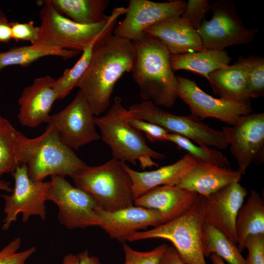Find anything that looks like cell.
<instances>
[{
  "mask_svg": "<svg viewBox=\"0 0 264 264\" xmlns=\"http://www.w3.org/2000/svg\"><path fill=\"white\" fill-rule=\"evenodd\" d=\"M21 244V238L17 237L1 248L0 250V264H25L27 260L36 251V247L32 246L18 251Z\"/></svg>",
  "mask_w": 264,
  "mask_h": 264,
  "instance_id": "836d02e7",
  "label": "cell"
},
{
  "mask_svg": "<svg viewBox=\"0 0 264 264\" xmlns=\"http://www.w3.org/2000/svg\"><path fill=\"white\" fill-rule=\"evenodd\" d=\"M17 130L0 114V176L12 173L20 165L16 153Z\"/></svg>",
  "mask_w": 264,
  "mask_h": 264,
  "instance_id": "f546056e",
  "label": "cell"
},
{
  "mask_svg": "<svg viewBox=\"0 0 264 264\" xmlns=\"http://www.w3.org/2000/svg\"><path fill=\"white\" fill-rule=\"evenodd\" d=\"M62 264H101L99 258L89 255L88 250L77 254L69 253L63 258Z\"/></svg>",
  "mask_w": 264,
  "mask_h": 264,
  "instance_id": "f35d334b",
  "label": "cell"
},
{
  "mask_svg": "<svg viewBox=\"0 0 264 264\" xmlns=\"http://www.w3.org/2000/svg\"><path fill=\"white\" fill-rule=\"evenodd\" d=\"M231 58L224 50L205 49L193 52L171 54L172 70H187L201 75L208 80L212 72L229 65Z\"/></svg>",
  "mask_w": 264,
  "mask_h": 264,
  "instance_id": "cb8c5ba5",
  "label": "cell"
},
{
  "mask_svg": "<svg viewBox=\"0 0 264 264\" xmlns=\"http://www.w3.org/2000/svg\"><path fill=\"white\" fill-rule=\"evenodd\" d=\"M159 264H185L173 245L168 246Z\"/></svg>",
  "mask_w": 264,
  "mask_h": 264,
  "instance_id": "ab89813d",
  "label": "cell"
},
{
  "mask_svg": "<svg viewBox=\"0 0 264 264\" xmlns=\"http://www.w3.org/2000/svg\"><path fill=\"white\" fill-rule=\"evenodd\" d=\"M248 254L246 264H264V234L249 236L245 242Z\"/></svg>",
  "mask_w": 264,
  "mask_h": 264,
  "instance_id": "74e56055",
  "label": "cell"
},
{
  "mask_svg": "<svg viewBox=\"0 0 264 264\" xmlns=\"http://www.w3.org/2000/svg\"><path fill=\"white\" fill-rule=\"evenodd\" d=\"M210 9L212 19H204L197 30L205 49L223 50L230 46L247 44L258 33V29L245 26L232 0L214 1L210 3Z\"/></svg>",
  "mask_w": 264,
  "mask_h": 264,
  "instance_id": "9c48e42d",
  "label": "cell"
},
{
  "mask_svg": "<svg viewBox=\"0 0 264 264\" xmlns=\"http://www.w3.org/2000/svg\"><path fill=\"white\" fill-rule=\"evenodd\" d=\"M40 12L41 24L35 44L80 52L99 36L110 24L125 14L126 7L114 8L105 20L92 24H83L67 18L44 0Z\"/></svg>",
  "mask_w": 264,
  "mask_h": 264,
  "instance_id": "8992f818",
  "label": "cell"
},
{
  "mask_svg": "<svg viewBox=\"0 0 264 264\" xmlns=\"http://www.w3.org/2000/svg\"><path fill=\"white\" fill-rule=\"evenodd\" d=\"M197 161L187 154L174 163L154 170L143 172L135 171L125 163V169L132 182L134 199L155 187L162 185L176 186Z\"/></svg>",
  "mask_w": 264,
  "mask_h": 264,
  "instance_id": "7402d4cb",
  "label": "cell"
},
{
  "mask_svg": "<svg viewBox=\"0 0 264 264\" xmlns=\"http://www.w3.org/2000/svg\"></svg>",
  "mask_w": 264,
  "mask_h": 264,
  "instance_id": "f6af8a7d",
  "label": "cell"
},
{
  "mask_svg": "<svg viewBox=\"0 0 264 264\" xmlns=\"http://www.w3.org/2000/svg\"><path fill=\"white\" fill-rule=\"evenodd\" d=\"M12 38L16 42L20 40L35 44L38 39L40 28L35 26L34 22L30 21L24 23L18 22H10Z\"/></svg>",
  "mask_w": 264,
  "mask_h": 264,
  "instance_id": "8d00e7d4",
  "label": "cell"
},
{
  "mask_svg": "<svg viewBox=\"0 0 264 264\" xmlns=\"http://www.w3.org/2000/svg\"><path fill=\"white\" fill-rule=\"evenodd\" d=\"M115 24L96 41L89 65L76 86L95 116L108 109L115 85L125 73L131 72L135 61L134 43L114 35Z\"/></svg>",
  "mask_w": 264,
  "mask_h": 264,
  "instance_id": "6da1fadb",
  "label": "cell"
},
{
  "mask_svg": "<svg viewBox=\"0 0 264 264\" xmlns=\"http://www.w3.org/2000/svg\"><path fill=\"white\" fill-rule=\"evenodd\" d=\"M0 21L8 22L7 17L0 6Z\"/></svg>",
  "mask_w": 264,
  "mask_h": 264,
  "instance_id": "ee69618b",
  "label": "cell"
},
{
  "mask_svg": "<svg viewBox=\"0 0 264 264\" xmlns=\"http://www.w3.org/2000/svg\"><path fill=\"white\" fill-rule=\"evenodd\" d=\"M4 191L11 193L12 189L10 187V182L5 180H0V191Z\"/></svg>",
  "mask_w": 264,
  "mask_h": 264,
  "instance_id": "b9f144b4",
  "label": "cell"
},
{
  "mask_svg": "<svg viewBox=\"0 0 264 264\" xmlns=\"http://www.w3.org/2000/svg\"><path fill=\"white\" fill-rule=\"evenodd\" d=\"M198 195L176 186L155 187L134 200V205L155 210L162 218V223L185 213L195 203Z\"/></svg>",
  "mask_w": 264,
  "mask_h": 264,
  "instance_id": "d6986e66",
  "label": "cell"
},
{
  "mask_svg": "<svg viewBox=\"0 0 264 264\" xmlns=\"http://www.w3.org/2000/svg\"><path fill=\"white\" fill-rule=\"evenodd\" d=\"M79 90L72 101L60 111L50 115L48 125L57 132L61 140L72 150L101 138L94 116Z\"/></svg>",
  "mask_w": 264,
  "mask_h": 264,
  "instance_id": "4fadbf2b",
  "label": "cell"
},
{
  "mask_svg": "<svg viewBox=\"0 0 264 264\" xmlns=\"http://www.w3.org/2000/svg\"><path fill=\"white\" fill-rule=\"evenodd\" d=\"M210 3L207 0H189L180 17L188 25L197 31L210 10Z\"/></svg>",
  "mask_w": 264,
  "mask_h": 264,
  "instance_id": "e575fe53",
  "label": "cell"
},
{
  "mask_svg": "<svg viewBox=\"0 0 264 264\" xmlns=\"http://www.w3.org/2000/svg\"><path fill=\"white\" fill-rule=\"evenodd\" d=\"M222 132L236 158L238 170L244 175L252 162L264 160V113L242 115L233 125L223 126Z\"/></svg>",
  "mask_w": 264,
  "mask_h": 264,
  "instance_id": "7c38bea8",
  "label": "cell"
},
{
  "mask_svg": "<svg viewBox=\"0 0 264 264\" xmlns=\"http://www.w3.org/2000/svg\"><path fill=\"white\" fill-rule=\"evenodd\" d=\"M166 243L158 245L147 251L134 250L126 242L123 243L125 255L124 264H159L160 260L168 247Z\"/></svg>",
  "mask_w": 264,
  "mask_h": 264,
  "instance_id": "d6a6232c",
  "label": "cell"
},
{
  "mask_svg": "<svg viewBox=\"0 0 264 264\" xmlns=\"http://www.w3.org/2000/svg\"><path fill=\"white\" fill-rule=\"evenodd\" d=\"M167 141L176 144L178 148L188 152L198 161L212 164L221 167L230 168L231 164L227 158L215 148L196 145L189 139L180 135L169 132Z\"/></svg>",
  "mask_w": 264,
  "mask_h": 264,
  "instance_id": "4dcf8cb0",
  "label": "cell"
},
{
  "mask_svg": "<svg viewBox=\"0 0 264 264\" xmlns=\"http://www.w3.org/2000/svg\"><path fill=\"white\" fill-rule=\"evenodd\" d=\"M132 42L136 56L131 72L140 97L158 107H172L178 97V80L171 66L168 49L146 32Z\"/></svg>",
  "mask_w": 264,
  "mask_h": 264,
  "instance_id": "7a4b0ae2",
  "label": "cell"
},
{
  "mask_svg": "<svg viewBox=\"0 0 264 264\" xmlns=\"http://www.w3.org/2000/svg\"><path fill=\"white\" fill-rule=\"evenodd\" d=\"M157 38L170 54H180L205 49L198 31L180 16L164 20L144 30Z\"/></svg>",
  "mask_w": 264,
  "mask_h": 264,
  "instance_id": "44dd1931",
  "label": "cell"
},
{
  "mask_svg": "<svg viewBox=\"0 0 264 264\" xmlns=\"http://www.w3.org/2000/svg\"><path fill=\"white\" fill-rule=\"evenodd\" d=\"M176 76L177 97L189 107L191 114L201 120L214 118L231 126L241 116L252 112L251 104L213 97L201 89L194 81Z\"/></svg>",
  "mask_w": 264,
  "mask_h": 264,
  "instance_id": "5bb4252c",
  "label": "cell"
},
{
  "mask_svg": "<svg viewBox=\"0 0 264 264\" xmlns=\"http://www.w3.org/2000/svg\"><path fill=\"white\" fill-rule=\"evenodd\" d=\"M102 33L83 50L81 57L72 67L66 69L63 74L55 80L53 88L56 95L57 100L65 98L76 87L78 82L89 65L94 44Z\"/></svg>",
  "mask_w": 264,
  "mask_h": 264,
  "instance_id": "f1b7e54d",
  "label": "cell"
},
{
  "mask_svg": "<svg viewBox=\"0 0 264 264\" xmlns=\"http://www.w3.org/2000/svg\"><path fill=\"white\" fill-rule=\"evenodd\" d=\"M11 39L10 22L0 21V43H8Z\"/></svg>",
  "mask_w": 264,
  "mask_h": 264,
  "instance_id": "60d3db41",
  "label": "cell"
},
{
  "mask_svg": "<svg viewBox=\"0 0 264 264\" xmlns=\"http://www.w3.org/2000/svg\"><path fill=\"white\" fill-rule=\"evenodd\" d=\"M54 81L50 75L40 77L23 89L18 99V118L22 125L35 128L43 123H48L50 110L57 100L53 88Z\"/></svg>",
  "mask_w": 264,
  "mask_h": 264,
  "instance_id": "ac0fdd59",
  "label": "cell"
},
{
  "mask_svg": "<svg viewBox=\"0 0 264 264\" xmlns=\"http://www.w3.org/2000/svg\"><path fill=\"white\" fill-rule=\"evenodd\" d=\"M128 112L121 98L115 97L107 112L102 116L94 117L101 138L109 147L114 159L133 165L138 162L143 170L158 167L154 160H163L165 155L147 145L141 132L128 121Z\"/></svg>",
  "mask_w": 264,
  "mask_h": 264,
  "instance_id": "277c9868",
  "label": "cell"
},
{
  "mask_svg": "<svg viewBox=\"0 0 264 264\" xmlns=\"http://www.w3.org/2000/svg\"><path fill=\"white\" fill-rule=\"evenodd\" d=\"M50 177L46 199L57 206L59 223L69 229L99 226L96 209L100 206L94 200L81 189L72 185L65 177L57 175Z\"/></svg>",
  "mask_w": 264,
  "mask_h": 264,
  "instance_id": "8fae6325",
  "label": "cell"
},
{
  "mask_svg": "<svg viewBox=\"0 0 264 264\" xmlns=\"http://www.w3.org/2000/svg\"><path fill=\"white\" fill-rule=\"evenodd\" d=\"M238 247L245 249L246 238L251 235L264 234V201L255 190H252L238 213L235 223Z\"/></svg>",
  "mask_w": 264,
  "mask_h": 264,
  "instance_id": "d4e9b609",
  "label": "cell"
},
{
  "mask_svg": "<svg viewBox=\"0 0 264 264\" xmlns=\"http://www.w3.org/2000/svg\"><path fill=\"white\" fill-rule=\"evenodd\" d=\"M247 194V189L237 182L204 197L205 223L218 229L236 244V219Z\"/></svg>",
  "mask_w": 264,
  "mask_h": 264,
  "instance_id": "2e32d148",
  "label": "cell"
},
{
  "mask_svg": "<svg viewBox=\"0 0 264 264\" xmlns=\"http://www.w3.org/2000/svg\"><path fill=\"white\" fill-rule=\"evenodd\" d=\"M209 257L212 264H226L222 259L215 254H211Z\"/></svg>",
  "mask_w": 264,
  "mask_h": 264,
  "instance_id": "7bdbcfd3",
  "label": "cell"
},
{
  "mask_svg": "<svg viewBox=\"0 0 264 264\" xmlns=\"http://www.w3.org/2000/svg\"><path fill=\"white\" fill-rule=\"evenodd\" d=\"M96 212L100 220L99 226L110 236L124 243L130 235L156 227L162 223L157 211L133 205L115 211H107L98 207Z\"/></svg>",
  "mask_w": 264,
  "mask_h": 264,
  "instance_id": "e0dca14e",
  "label": "cell"
},
{
  "mask_svg": "<svg viewBox=\"0 0 264 264\" xmlns=\"http://www.w3.org/2000/svg\"><path fill=\"white\" fill-rule=\"evenodd\" d=\"M242 176L238 170L197 161L176 186L206 197L226 186L239 182Z\"/></svg>",
  "mask_w": 264,
  "mask_h": 264,
  "instance_id": "ffe728a7",
  "label": "cell"
},
{
  "mask_svg": "<svg viewBox=\"0 0 264 264\" xmlns=\"http://www.w3.org/2000/svg\"><path fill=\"white\" fill-rule=\"evenodd\" d=\"M204 257L215 254L229 264H246L236 243L214 227L205 223L201 237Z\"/></svg>",
  "mask_w": 264,
  "mask_h": 264,
  "instance_id": "83f0119b",
  "label": "cell"
},
{
  "mask_svg": "<svg viewBox=\"0 0 264 264\" xmlns=\"http://www.w3.org/2000/svg\"><path fill=\"white\" fill-rule=\"evenodd\" d=\"M79 52L42 45L38 44L28 46L14 47L0 52V71L5 67L20 66L25 67L41 58L58 56L64 59L73 58Z\"/></svg>",
  "mask_w": 264,
  "mask_h": 264,
  "instance_id": "4316f807",
  "label": "cell"
},
{
  "mask_svg": "<svg viewBox=\"0 0 264 264\" xmlns=\"http://www.w3.org/2000/svg\"><path fill=\"white\" fill-rule=\"evenodd\" d=\"M59 13L83 24H92L106 19L104 12L109 0H45Z\"/></svg>",
  "mask_w": 264,
  "mask_h": 264,
  "instance_id": "484cf974",
  "label": "cell"
},
{
  "mask_svg": "<svg viewBox=\"0 0 264 264\" xmlns=\"http://www.w3.org/2000/svg\"><path fill=\"white\" fill-rule=\"evenodd\" d=\"M127 119L133 127L144 132L151 142L167 141L169 132L162 127L153 123L134 116L128 110Z\"/></svg>",
  "mask_w": 264,
  "mask_h": 264,
  "instance_id": "d590c367",
  "label": "cell"
},
{
  "mask_svg": "<svg viewBox=\"0 0 264 264\" xmlns=\"http://www.w3.org/2000/svg\"><path fill=\"white\" fill-rule=\"evenodd\" d=\"M14 187L11 194L0 196L4 200L3 211L5 216L2 229L7 230L17 217L21 214L22 220L27 222L32 216L42 220L46 218V196L50 187L49 181H36L28 176L26 165L18 166L12 174Z\"/></svg>",
  "mask_w": 264,
  "mask_h": 264,
  "instance_id": "30bf717a",
  "label": "cell"
},
{
  "mask_svg": "<svg viewBox=\"0 0 264 264\" xmlns=\"http://www.w3.org/2000/svg\"><path fill=\"white\" fill-rule=\"evenodd\" d=\"M125 163L112 158L100 165H86L70 177L75 186L90 196L105 210L131 207L134 205V198Z\"/></svg>",
  "mask_w": 264,
  "mask_h": 264,
  "instance_id": "5b68a950",
  "label": "cell"
},
{
  "mask_svg": "<svg viewBox=\"0 0 264 264\" xmlns=\"http://www.w3.org/2000/svg\"><path fill=\"white\" fill-rule=\"evenodd\" d=\"M241 62L246 78L247 92L250 98H258L264 94V58L250 55L240 56Z\"/></svg>",
  "mask_w": 264,
  "mask_h": 264,
  "instance_id": "1f68e13d",
  "label": "cell"
},
{
  "mask_svg": "<svg viewBox=\"0 0 264 264\" xmlns=\"http://www.w3.org/2000/svg\"><path fill=\"white\" fill-rule=\"evenodd\" d=\"M128 110L138 118L158 125L169 132L184 136L199 145L219 149L229 146L221 131L209 127L191 114L187 116L174 114L149 101L133 104Z\"/></svg>",
  "mask_w": 264,
  "mask_h": 264,
  "instance_id": "ba28073f",
  "label": "cell"
},
{
  "mask_svg": "<svg viewBox=\"0 0 264 264\" xmlns=\"http://www.w3.org/2000/svg\"><path fill=\"white\" fill-rule=\"evenodd\" d=\"M16 153L20 165H26L29 176L36 181L54 175L71 177L87 165L48 125L42 134L32 138L18 131Z\"/></svg>",
  "mask_w": 264,
  "mask_h": 264,
  "instance_id": "3957f363",
  "label": "cell"
},
{
  "mask_svg": "<svg viewBox=\"0 0 264 264\" xmlns=\"http://www.w3.org/2000/svg\"><path fill=\"white\" fill-rule=\"evenodd\" d=\"M208 81L214 94L220 96V98L251 104L245 74L239 60L232 65H228L210 73Z\"/></svg>",
  "mask_w": 264,
  "mask_h": 264,
  "instance_id": "603a6c76",
  "label": "cell"
},
{
  "mask_svg": "<svg viewBox=\"0 0 264 264\" xmlns=\"http://www.w3.org/2000/svg\"><path fill=\"white\" fill-rule=\"evenodd\" d=\"M186 5V2L182 0H131L124 19L115 26L112 34L134 41L150 26L170 17L181 16Z\"/></svg>",
  "mask_w": 264,
  "mask_h": 264,
  "instance_id": "9a60e30c",
  "label": "cell"
},
{
  "mask_svg": "<svg viewBox=\"0 0 264 264\" xmlns=\"http://www.w3.org/2000/svg\"><path fill=\"white\" fill-rule=\"evenodd\" d=\"M204 203V197L198 195L183 215L151 229L134 232L126 238V241L167 240L172 242L185 264H207L201 244L205 224Z\"/></svg>",
  "mask_w": 264,
  "mask_h": 264,
  "instance_id": "52a82bcc",
  "label": "cell"
}]
</instances>
